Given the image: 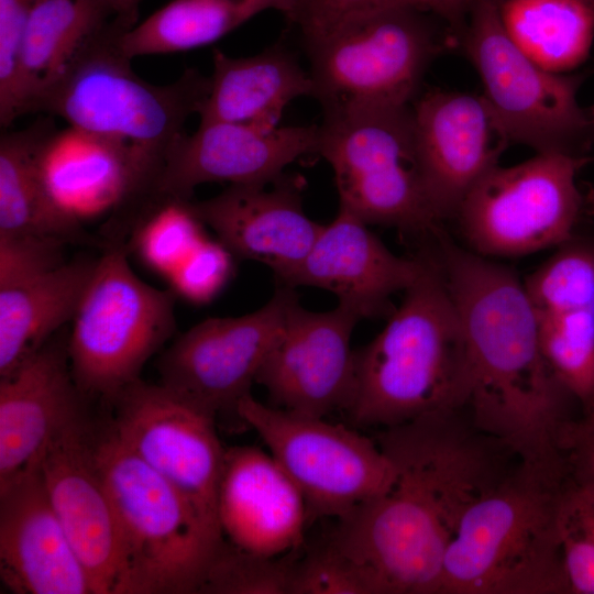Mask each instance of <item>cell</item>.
<instances>
[{
  "instance_id": "1",
  "label": "cell",
  "mask_w": 594,
  "mask_h": 594,
  "mask_svg": "<svg viewBox=\"0 0 594 594\" xmlns=\"http://www.w3.org/2000/svg\"><path fill=\"white\" fill-rule=\"evenodd\" d=\"M376 442L393 461L396 480L338 518L328 539L365 568L377 594H439L446 552L463 515L516 457L461 410L384 428Z\"/></svg>"
},
{
  "instance_id": "2",
  "label": "cell",
  "mask_w": 594,
  "mask_h": 594,
  "mask_svg": "<svg viewBox=\"0 0 594 594\" xmlns=\"http://www.w3.org/2000/svg\"><path fill=\"white\" fill-rule=\"evenodd\" d=\"M465 342L464 413L518 460H560L558 437L576 402L548 366L538 314L509 268L441 240L437 258Z\"/></svg>"
},
{
  "instance_id": "3",
  "label": "cell",
  "mask_w": 594,
  "mask_h": 594,
  "mask_svg": "<svg viewBox=\"0 0 594 594\" xmlns=\"http://www.w3.org/2000/svg\"><path fill=\"white\" fill-rule=\"evenodd\" d=\"M468 361L459 315L437 258L426 257L418 279L382 331L354 351V383L344 410L362 427H395L464 410Z\"/></svg>"
},
{
  "instance_id": "4",
  "label": "cell",
  "mask_w": 594,
  "mask_h": 594,
  "mask_svg": "<svg viewBox=\"0 0 594 594\" xmlns=\"http://www.w3.org/2000/svg\"><path fill=\"white\" fill-rule=\"evenodd\" d=\"M569 481L562 460H517L463 515L439 594H569L559 530Z\"/></svg>"
},
{
  "instance_id": "5",
  "label": "cell",
  "mask_w": 594,
  "mask_h": 594,
  "mask_svg": "<svg viewBox=\"0 0 594 594\" xmlns=\"http://www.w3.org/2000/svg\"><path fill=\"white\" fill-rule=\"evenodd\" d=\"M129 30L116 16L36 98L31 113L58 117L69 127L125 142L156 182L165 155L186 133L187 120L198 114L211 81L195 68L169 84L143 79L120 45Z\"/></svg>"
},
{
  "instance_id": "6",
  "label": "cell",
  "mask_w": 594,
  "mask_h": 594,
  "mask_svg": "<svg viewBox=\"0 0 594 594\" xmlns=\"http://www.w3.org/2000/svg\"><path fill=\"white\" fill-rule=\"evenodd\" d=\"M94 450L117 522L122 594L200 593L221 531L110 427Z\"/></svg>"
},
{
  "instance_id": "7",
  "label": "cell",
  "mask_w": 594,
  "mask_h": 594,
  "mask_svg": "<svg viewBox=\"0 0 594 594\" xmlns=\"http://www.w3.org/2000/svg\"><path fill=\"white\" fill-rule=\"evenodd\" d=\"M457 33L480 77L481 96L509 143L536 153L587 156L593 114L578 101L585 73H554L531 61L507 35L495 0H469Z\"/></svg>"
},
{
  "instance_id": "8",
  "label": "cell",
  "mask_w": 594,
  "mask_h": 594,
  "mask_svg": "<svg viewBox=\"0 0 594 594\" xmlns=\"http://www.w3.org/2000/svg\"><path fill=\"white\" fill-rule=\"evenodd\" d=\"M128 245L105 252L72 320L67 352L84 396L112 400L140 380L145 363L176 329V295L143 282Z\"/></svg>"
},
{
  "instance_id": "9",
  "label": "cell",
  "mask_w": 594,
  "mask_h": 594,
  "mask_svg": "<svg viewBox=\"0 0 594 594\" xmlns=\"http://www.w3.org/2000/svg\"><path fill=\"white\" fill-rule=\"evenodd\" d=\"M426 11H383L304 42L323 116L410 106L447 46Z\"/></svg>"
},
{
  "instance_id": "10",
  "label": "cell",
  "mask_w": 594,
  "mask_h": 594,
  "mask_svg": "<svg viewBox=\"0 0 594 594\" xmlns=\"http://www.w3.org/2000/svg\"><path fill=\"white\" fill-rule=\"evenodd\" d=\"M317 154L333 170L340 208L367 224L438 233L441 221L419 172L411 105L323 116Z\"/></svg>"
},
{
  "instance_id": "11",
  "label": "cell",
  "mask_w": 594,
  "mask_h": 594,
  "mask_svg": "<svg viewBox=\"0 0 594 594\" xmlns=\"http://www.w3.org/2000/svg\"><path fill=\"white\" fill-rule=\"evenodd\" d=\"M587 156L537 153L493 167L459 208L461 231L482 256H520L563 245L586 209L578 173Z\"/></svg>"
},
{
  "instance_id": "12",
  "label": "cell",
  "mask_w": 594,
  "mask_h": 594,
  "mask_svg": "<svg viewBox=\"0 0 594 594\" xmlns=\"http://www.w3.org/2000/svg\"><path fill=\"white\" fill-rule=\"evenodd\" d=\"M237 415L263 440L305 497L309 518H340L386 493L397 472L380 444L341 424L297 415L256 400Z\"/></svg>"
},
{
  "instance_id": "13",
  "label": "cell",
  "mask_w": 594,
  "mask_h": 594,
  "mask_svg": "<svg viewBox=\"0 0 594 594\" xmlns=\"http://www.w3.org/2000/svg\"><path fill=\"white\" fill-rule=\"evenodd\" d=\"M111 405L114 413L109 427L118 439L220 530L217 496L226 449L216 418L164 385L141 378Z\"/></svg>"
},
{
  "instance_id": "14",
  "label": "cell",
  "mask_w": 594,
  "mask_h": 594,
  "mask_svg": "<svg viewBox=\"0 0 594 594\" xmlns=\"http://www.w3.org/2000/svg\"><path fill=\"white\" fill-rule=\"evenodd\" d=\"M296 299L294 288L280 284L250 314L195 324L161 355L160 384L215 418L227 410L237 414Z\"/></svg>"
},
{
  "instance_id": "15",
  "label": "cell",
  "mask_w": 594,
  "mask_h": 594,
  "mask_svg": "<svg viewBox=\"0 0 594 594\" xmlns=\"http://www.w3.org/2000/svg\"><path fill=\"white\" fill-rule=\"evenodd\" d=\"M360 320L341 305L316 312L296 299L255 378L266 389L271 405L320 418L344 411L354 383L351 338Z\"/></svg>"
},
{
  "instance_id": "16",
  "label": "cell",
  "mask_w": 594,
  "mask_h": 594,
  "mask_svg": "<svg viewBox=\"0 0 594 594\" xmlns=\"http://www.w3.org/2000/svg\"><path fill=\"white\" fill-rule=\"evenodd\" d=\"M416 154L440 221L455 217L509 143L481 95L433 89L411 103Z\"/></svg>"
},
{
  "instance_id": "17",
  "label": "cell",
  "mask_w": 594,
  "mask_h": 594,
  "mask_svg": "<svg viewBox=\"0 0 594 594\" xmlns=\"http://www.w3.org/2000/svg\"><path fill=\"white\" fill-rule=\"evenodd\" d=\"M94 437L82 413L54 436L37 464L52 506L88 571L95 594H122L117 522L96 462Z\"/></svg>"
},
{
  "instance_id": "18",
  "label": "cell",
  "mask_w": 594,
  "mask_h": 594,
  "mask_svg": "<svg viewBox=\"0 0 594 594\" xmlns=\"http://www.w3.org/2000/svg\"><path fill=\"white\" fill-rule=\"evenodd\" d=\"M318 141L319 125L264 130L245 123L199 122L194 133L183 134L168 150L154 188L191 199L195 188L207 183L267 184L298 158L317 154Z\"/></svg>"
},
{
  "instance_id": "19",
  "label": "cell",
  "mask_w": 594,
  "mask_h": 594,
  "mask_svg": "<svg viewBox=\"0 0 594 594\" xmlns=\"http://www.w3.org/2000/svg\"><path fill=\"white\" fill-rule=\"evenodd\" d=\"M425 266L426 257L395 255L366 222L339 207L336 218L322 224L307 255L276 278L293 288L328 290L338 305L364 319L385 314L389 298L408 289Z\"/></svg>"
},
{
  "instance_id": "20",
  "label": "cell",
  "mask_w": 594,
  "mask_h": 594,
  "mask_svg": "<svg viewBox=\"0 0 594 594\" xmlns=\"http://www.w3.org/2000/svg\"><path fill=\"white\" fill-rule=\"evenodd\" d=\"M0 574L20 594H95L38 464L0 487Z\"/></svg>"
},
{
  "instance_id": "21",
  "label": "cell",
  "mask_w": 594,
  "mask_h": 594,
  "mask_svg": "<svg viewBox=\"0 0 594 594\" xmlns=\"http://www.w3.org/2000/svg\"><path fill=\"white\" fill-rule=\"evenodd\" d=\"M301 193L302 180L283 174L267 184L229 185L191 207L234 257L263 263L277 276L307 255L322 227L306 215Z\"/></svg>"
},
{
  "instance_id": "22",
  "label": "cell",
  "mask_w": 594,
  "mask_h": 594,
  "mask_svg": "<svg viewBox=\"0 0 594 594\" xmlns=\"http://www.w3.org/2000/svg\"><path fill=\"white\" fill-rule=\"evenodd\" d=\"M217 517L229 542L276 557L298 551L309 514L300 490L271 453L239 446L226 449Z\"/></svg>"
},
{
  "instance_id": "23",
  "label": "cell",
  "mask_w": 594,
  "mask_h": 594,
  "mask_svg": "<svg viewBox=\"0 0 594 594\" xmlns=\"http://www.w3.org/2000/svg\"><path fill=\"white\" fill-rule=\"evenodd\" d=\"M67 341H48L0 377V487L38 463L54 436L82 414Z\"/></svg>"
},
{
  "instance_id": "24",
  "label": "cell",
  "mask_w": 594,
  "mask_h": 594,
  "mask_svg": "<svg viewBox=\"0 0 594 594\" xmlns=\"http://www.w3.org/2000/svg\"><path fill=\"white\" fill-rule=\"evenodd\" d=\"M134 148L73 127L48 134L41 152L46 187L67 213L79 219L114 210L146 187Z\"/></svg>"
},
{
  "instance_id": "25",
  "label": "cell",
  "mask_w": 594,
  "mask_h": 594,
  "mask_svg": "<svg viewBox=\"0 0 594 594\" xmlns=\"http://www.w3.org/2000/svg\"><path fill=\"white\" fill-rule=\"evenodd\" d=\"M212 64L210 91L197 114L199 122H235L272 130L279 127L293 100L312 94L308 69L282 41L246 57L215 50Z\"/></svg>"
},
{
  "instance_id": "26",
  "label": "cell",
  "mask_w": 594,
  "mask_h": 594,
  "mask_svg": "<svg viewBox=\"0 0 594 594\" xmlns=\"http://www.w3.org/2000/svg\"><path fill=\"white\" fill-rule=\"evenodd\" d=\"M56 128L38 118L0 138V234H31L68 244L97 245L81 221L63 210L50 194L41 169V152Z\"/></svg>"
},
{
  "instance_id": "27",
  "label": "cell",
  "mask_w": 594,
  "mask_h": 594,
  "mask_svg": "<svg viewBox=\"0 0 594 594\" xmlns=\"http://www.w3.org/2000/svg\"><path fill=\"white\" fill-rule=\"evenodd\" d=\"M97 260L79 257L0 288V377L7 376L72 321Z\"/></svg>"
},
{
  "instance_id": "28",
  "label": "cell",
  "mask_w": 594,
  "mask_h": 594,
  "mask_svg": "<svg viewBox=\"0 0 594 594\" xmlns=\"http://www.w3.org/2000/svg\"><path fill=\"white\" fill-rule=\"evenodd\" d=\"M117 16L114 0H38L29 20L20 58L24 114L70 62Z\"/></svg>"
},
{
  "instance_id": "29",
  "label": "cell",
  "mask_w": 594,
  "mask_h": 594,
  "mask_svg": "<svg viewBox=\"0 0 594 594\" xmlns=\"http://www.w3.org/2000/svg\"><path fill=\"white\" fill-rule=\"evenodd\" d=\"M296 0H172L120 37L131 58L209 45L256 14L273 9L288 18Z\"/></svg>"
},
{
  "instance_id": "30",
  "label": "cell",
  "mask_w": 594,
  "mask_h": 594,
  "mask_svg": "<svg viewBox=\"0 0 594 594\" xmlns=\"http://www.w3.org/2000/svg\"><path fill=\"white\" fill-rule=\"evenodd\" d=\"M516 46L542 68L569 73L588 56L594 10L576 0H495Z\"/></svg>"
},
{
  "instance_id": "31",
  "label": "cell",
  "mask_w": 594,
  "mask_h": 594,
  "mask_svg": "<svg viewBox=\"0 0 594 594\" xmlns=\"http://www.w3.org/2000/svg\"><path fill=\"white\" fill-rule=\"evenodd\" d=\"M113 211L133 227L131 251L146 267L166 278L206 238L205 224L194 212L191 199L155 188L130 198Z\"/></svg>"
},
{
  "instance_id": "32",
  "label": "cell",
  "mask_w": 594,
  "mask_h": 594,
  "mask_svg": "<svg viewBox=\"0 0 594 594\" xmlns=\"http://www.w3.org/2000/svg\"><path fill=\"white\" fill-rule=\"evenodd\" d=\"M542 355L582 407H594V309L537 312Z\"/></svg>"
},
{
  "instance_id": "33",
  "label": "cell",
  "mask_w": 594,
  "mask_h": 594,
  "mask_svg": "<svg viewBox=\"0 0 594 594\" xmlns=\"http://www.w3.org/2000/svg\"><path fill=\"white\" fill-rule=\"evenodd\" d=\"M524 283L537 312L594 309V244L566 242Z\"/></svg>"
},
{
  "instance_id": "34",
  "label": "cell",
  "mask_w": 594,
  "mask_h": 594,
  "mask_svg": "<svg viewBox=\"0 0 594 594\" xmlns=\"http://www.w3.org/2000/svg\"><path fill=\"white\" fill-rule=\"evenodd\" d=\"M295 552L262 556L243 550L223 538L209 564L200 593L289 594L297 559Z\"/></svg>"
},
{
  "instance_id": "35",
  "label": "cell",
  "mask_w": 594,
  "mask_h": 594,
  "mask_svg": "<svg viewBox=\"0 0 594 594\" xmlns=\"http://www.w3.org/2000/svg\"><path fill=\"white\" fill-rule=\"evenodd\" d=\"M559 530L569 594H594V490L569 481Z\"/></svg>"
},
{
  "instance_id": "36",
  "label": "cell",
  "mask_w": 594,
  "mask_h": 594,
  "mask_svg": "<svg viewBox=\"0 0 594 594\" xmlns=\"http://www.w3.org/2000/svg\"><path fill=\"white\" fill-rule=\"evenodd\" d=\"M289 594H377L370 573L328 538L297 558Z\"/></svg>"
},
{
  "instance_id": "37",
  "label": "cell",
  "mask_w": 594,
  "mask_h": 594,
  "mask_svg": "<svg viewBox=\"0 0 594 594\" xmlns=\"http://www.w3.org/2000/svg\"><path fill=\"white\" fill-rule=\"evenodd\" d=\"M38 0H0V123L8 129L24 116L20 58L24 33Z\"/></svg>"
},
{
  "instance_id": "38",
  "label": "cell",
  "mask_w": 594,
  "mask_h": 594,
  "mask_svg": "<svg viewBox=\"0 0 594 594\" xmlns=\"http://www.w3.org/2000/svg\"><path fill=\"white\" fill-rule=\"evenodd\" d=\"M234 256L218 240L205 238L167 276L177 297L196 305L212 300L231 279Z\"/></svg>"
},
{
  "instance_id": "39",
  "label": "cell",
  "mask_w": 594,
  "mask_h": 594,
  "mask_svg": "<svg viewBox=\"0 0 594 594\" xmlns=\"http://www.w3.org/2000/svg\"><path fill=\"white\" fill-rule=\"evenodd\" d=\"M398 8L428 12L425 0H296L287 20L298 29L304 43L352 22Z\"/></svg>"
},
{
  "instance_id": "40",
  "label": "cell",
  "mask_w": 594,
  "mask_h": 594,
  "mask_svg": "<svg viewBox=\"0 0 594 594\" xmlns=\"http://www.w3.org/2000/svg\"><path fill=\"white\" fill-rule=\"evenodd\" d=\"M66 243L31 234H0V288L51 272L67 261Z\"/></svg>"
},
{
  "instance_id": "41",
  "label": "cell",
  "mask_w": 594,
  "mask_h": 594,
  "mask_svg": "<svg viewBox=\"0 0 594 594\" xmlns=\"http://www.w3.org/2000/svg\"><path fill=\"white\" fill-rule=\"evenodd\" d=\"M557 446L569 479L594 490V413L569 420Z\"/></svg>"
},
{
  "instance_id": "42",
  "label": "cell",
  "mask_w": 594,
  "mask_h": 594,
  "mask_svg": "<svg viewBox=\"0 0 594 594\" xmlns=\"http://www.w3.org/2000/svg\"><path fill=\"white\" fill-rule=\"evenodd\" d=\"M427 10L443 19L457 32L464 19L469 0H425Z\"/></svg>"
},
{
  "instance_id": "43",
  "label": "cell",
  "mask_w": 594,
  "mask_h": 594,
  "mask_svg": "<svg viewBox=\"0 0 594 594\" xmlns=\"http://www.w3.org/2000/svg\"><path fill=\"white\" fill-rule=\"evenodd\" d=\"M117 18L131 29L138 24L141 0H114Z\"/></svg>"
},
{
  "instance_id": "44",
  "label": "cell",
  "mask_w": 594,
  "mask_h": 594,
  "mask_svg": "<svg viewBox=\"0 0 594 594\" xmlns=\"http://www.w3.org/2000/svg\"><path fill=\"white\" fill-rule=\"evenodd\" d=\"M576 1L583 2L594 10V0H576Z\"/></svg>"
},
{
  "instance_id": "45",
  "label": "cell",
  "mask_w": 594,
  "mask_h": 594,
  "mask_svg": "<svg viewBox=\"0 0 594 594\" xmlns=\"http://www.w3.org/2000/svg\"><path fill=\"white\" fill-rule=\"evenodd\" d=\"M592 114H593V124H594V109H592Z\"/></svg>"
},
{
  "instance_id": "46",
  "label": "cell",
  "mask_w": 594,
  "mask_h": 594,
  "mask_svg": "<svg viewBox=\"0 0 594 594\" xmlns=\"http://www.w3.org/2000/svg\"><path fill=\"white\" fill-rule=\"evenodd\" d=\"M588 413H594V407Z\"/></svg>"
}]
</instances>
